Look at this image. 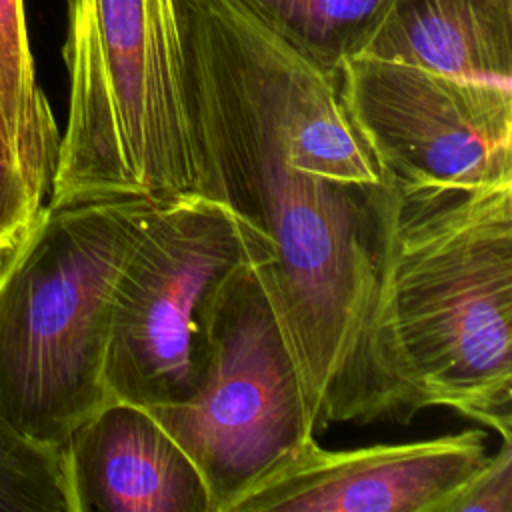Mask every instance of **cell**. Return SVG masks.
Listing matches in <instances>:
<instances>
[{
    "mask_svg": "<svg viewBox=\"0 0 512 512\" xmlns=\"http://www.w3.org/2000/svg\"><path fill=\"white\" fill-rule=\"evenodd\" d=\"M190 116L206 194L262 248L254 270L288 342L314 432L418 414L384 330L392 182L338 74L236 0H184Z\"/></svg>",
    "mask_w": 512,
    "mask_h": 512,
    "instance_id": "cell-1",
    "label": "cell"
},
{
    "mask_svg": "<svg viewBox=\"0 0 512 512\" xmlns=\"http://www.w3.org/2000/svg\"><path fill=\"white\" fill-rule=\"evenodd\" d=\"M384 330L416 412L512 438V180L392 182Z\"/></svg>",
    "mask_w": 512,
    "mask_h": 512,
    "instance_id": "cell-2",
    "label": "cell"
},
{
    "mask_svg": "<svg viewBox=\"0 0 512 512\" xmlns=\"http://www.w3.org/2000/svg\"><path fill=\"white\" fill-rule=\"evenodd\" d=\"M158 202L44 206L0 252V420L64 448L110 400L104 354L118 276Z\"/></svg>",
    "mask_w": 512,
    "mask_h": 512,
    "instance_id": "cell-3",
    "label": "cell"
},
{
    "mask_svg": "<svg viewBox=\"0 0 512 512\" xmlns=\"http://www.w3.org/2000/svg\"><path fill=\"white\" fill-rule=\"evenodd\" d=\"M66 10L68 116L48 206L206 194L186 90L184 0H66Z\"/></svg>",
    "mask_w": 512,
    "mask_h": 512,
    "instance_id": "cell-4",
    "label": "cell"
},
{
    "mask_svg": "<svg viewBox=\"0 0 512 512\" xmlns=\"http://www.w3.org/2000/svg\"><path fill=\"white\" fill-rule=\"evenodd\" d=\"M262 248L220 200L158 202L118 276L104 384L140 406L186 400L208 348V316L222 284Z\"/></svg>",
    "mask_w": 512,
    "mask_h": 512,
    "instance_id": "cell-5",
    "label": "cell"
},
{
    "mask_svg": "<svg viewBox=\"0 0 512 512\" xmlns=\"http://www.w3.org/2000/svg\"><path fill=\"white\" fill-rule=\"evenodd\" d=\"M144 408L196 464L212 512H228L314 438L298 368L254 262L242 264L214 298L192 394Z\"/></svg>",
    "mask_w": 512,
    "mask_h": 512,
    "instance_id": "cell-6",
    "label": "cell"
},
{
    "mask_svg": "<svg viewBox=\"0 0 512 512\" xmlns=\"http://www.w3.org/2000/svg\"><path fill=\"white\" fill-rule=\"evenodd\" d=\"M338 78L354 124L392 182L512 180V86L364 54L344 60Z\"/></svg>",
    "mask_w": 512,
    "mask_h": 512,
    "instance_id": "cell-7",
    "label": "cell"
},
{
    "mask_svg": "<svg viewBox=\"0 0 512 512\" xmlns=\"http://www.w3.org/2000/svg\"><path fill=\"white\" fill-rule=\"evenodd\" d=\"M486 456L480 428L336 450L310 438L228 512H438Z\"/></svg>",
    "mask_w": 512,
    "mask_h": 512,
    "instance_id": "cell-8",
    "label": "cell"
},
{
    "mask_svg": "<svg viewBox=\"0 0 512 512\" xmlns=\"http://www.w3.org/2000/svg\"><path fill=\"white\" fill-rule=\"evenodd\" d=\"M64 456L72 512H212L196 464L140 404L106 400Z\"/></svg>",
    "mask_w": 512,
    "mask_h": 512,
    "instance_id": "cell-9",
    "label": "cell"
},
{
    "mask_svg": "<svg viewBox=\"0 0 512 512\" xmlns=\"http://www.w3.org/2000/svg\"><path fill=\"white\" fill-rule=\"evenodd\" d=\"M362 54L512 86V0H392Z\"/></svg>",
    "mask_w": 512,
    "mask_h": 512,
    "instance_id": "cell-10",
    "label": "cell"
},
{
    "mask_svg": "<svg viewBox=\"0 0 512 512\" xmlns=\"http://www.w3.org/2000/svg\"><path fill=\"white\" fill-rule=\"evenodd\" d=\"M60 130L36 82L24 0H0V150L32 198L46 206Z\"/></svg>",
    "mask_w": 512,
    "mask_h": 512,
    "instance_id": "cell-11",
    "label": "cell"
},
{
    "mask_svg": "<svg viewBox=\"0 0 512 512\" xmlns=\"http://www.w3.org/2000/svg\"><path fill=\"white\" fill-rule=\"evenodd\" d=\"M318 68L360 56L392 0H236Z\"/></svg>",
    "mask_w": 512,
    "mask_h": 512,
    "instance_id": "cell-12",
    "label": "cell"
},
{
    "mask_svg": "<svg viewBox=\"0 0 512 512\" xmlns=\"http://www.w3.org/2000/svg\"><path fill=\"white\" fill-rule=\"evenodd\" d=\"M0 512H72L64 448L36 444L2 420Z\"/></svg>",
    "mask_w": 512,
    "mask_h": 512,
    "instance_id": "cell-13",
    "label": "cell"
},
{
    "mask_svg": "<svg viewBox=\"0 0 512 512\" xmlns=\"http://www.w3.org/2000/svg\"><path fill=\"white\" fill-rule=\"evenodd\" d=\"M438 512H512V438H502L500 448L438 506Z\"/></svg>",
    "mask_w": 512,
    "mask_h": 512,
    "instance_id": "cell-14",
    "label": "cell"
},
{
    "mask_svg": "<svg viewBox=\"0 0 512 512\" xmlns=\"http://www.w3.org/2000/svg\"><path fill=\"white\" fill-rule=\"evenodd\" d=\"M42 210L0 150V252L14 246Z\"/></svg>",
    "mask_w": 512,
    "mask_h": 512,
    "instance_id": "cell-15",
    "label": "cell"
}]
</instances>
